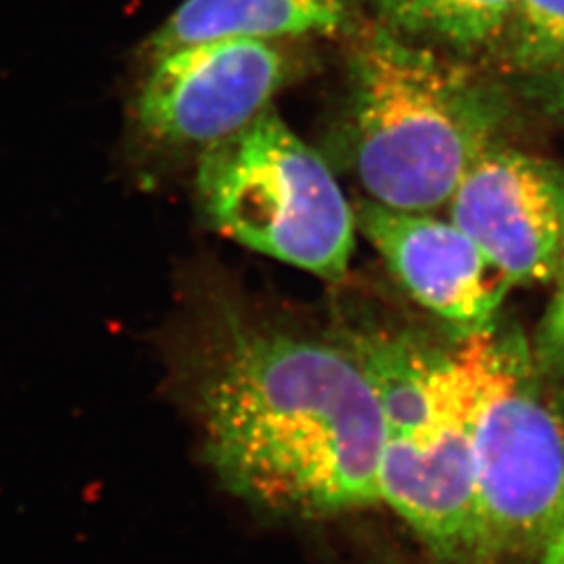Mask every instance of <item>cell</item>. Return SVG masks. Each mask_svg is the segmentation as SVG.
I'll list each match as a JSON object with an SVG mask.
<instances>
[{"mask_svg":"<svg viewBox=\"0 0 564 564\" xmlns=\"http://www.w3.org/2000/svg\"><path fill=\"white\" fill-rule=\"evenodd\" d=\"M199 393L207 460L242 500L302 519L379 502L383 412L345 347L237 330Z\"/></svg>","mask_w":564,"mask_h":564,"instance_id":"cell-1","label":"cell"},{"mask_svg":"<svg viewBox=\"0 0 564 564\" xmlns=\"http://www.w3.org/2000/svg\"><path fill=\"white\" fill-rule=\"evenodd\" d=\"M351 82L354 163L384 207L447 205L505 121V101L489 84L387 25L358 36Z\"/></svg>","mask_w":564,"mask_h":564,"instance_id":"cell-2","label":"cell"},{"mask_svg":"<svg viewBox=\"0 0 564 564\" xmlns=\"http://www.w3.org/2000/svg\"><path fill=\"white\" fill-rule=\"evenodd\" d=\"M197 197L224 237L324 281L347 274L356 214L323 158L274 109L205 147Z\"/></svg>","mask_w":564,"mask_h":564,"instance_id":"cell-3","label":"cell"},{"mask_svg":"<svg viewBox=\"0 0 564 564\" xmlns=\"http://www.w3.org/2000/svg\"><path fill=\"white\" fill-rule=\"evenodd\" d=\"M479 554L540 550L564 523V416L545 400L529 347L489 328L468 335Z\"/></svg>","mask_w":564,"mask_h":564,"instance_id":"cell-4","label":"cell"},{"mask_svg":"<svg viewBox=\"0 0 564 564\" xmlns=\"http://www.w3.org/2000/svg\"><path fill=\"white\" fill-rule=\"evenodd\" d=\"M475 364L468 341L445 356L440 400L423 423L384 431L379 463V502L391 506L442 558L479 554L470 414Z\"/></svg>","mask_w":564,"mask_h":564,"instance_id":"cell-5","label":"cell"},{"mask_svg":"<svg viewBox=\"0 0 564 564\" xmlns=\"http://www.w3.org/2000/svg\"><path fill=\"white\" fill-rule=\"evenodd\" d=\"M139 97V123L153 141L212 144L268 109L286 80L270 41L191 44L158 57Z\"/></svg>","mask_w":564,"mask_h":564,"instance_id":"cell-6","label":"cell"},{"mask_svg":"<svg viewBox=\"0 0 564 564\" xmlns=\"http://www.w3.org/2000/svg\"><path fill=\"white\" fill-rule=\"evenodd\" d=\"M460 226L512 286L554 282L564 256V170L494 144L454 191Z\"/></svg>","mask_w":564,"mask_h":564,"instance_id":"cell-7","label":"cell"},{"mask_svg":"<svg viewBox=\"0 0 564 564\" xmlns=\"http://www.w3.org/2000/svg\"><path fill=\"white\" fill-rule=\"evenodd\" d=\"M356 228L377 247L405 291L466 335L485 330L512 284L460 226L426 212L366 202Z\"/></svg>","mask_w":564,"mask_h":564,"instance_id":"cell-8","label":"cell"},{"mask_svg":"<svg viewBox=\"0 0 564 564\" xmlns=\"http://www.w3.org/2000/svg\"><path fill=\"white\" fill-rule=\"evenodd\" d=\"M347 0H184L149 42L153 59L191 44L333 34L349 21Z\"/></svg>","mask_w":564,"mask_h":564,"instance_id":"cell-9","label":"cell"},{"mask_svg":"<svg viewBox=\"0 0 564 564\" xmlns=\"http://www.w3.org/2000/svg\"><path fill=\"white\" fill-rule=\"evenodd\" d=\"M387 28L458 53L500 48L517 0H370Z\"/></svg>","mask_w":564,"mask_h":564,"instance_id":"cell-10","label":"cell"},{"mask_svg":"<svg viewBox=\"0 0 564 564\" xmlns=\"http://www.w3.org/2000/svg\"><path fill=\"white\" fill-rule=\"evenodd\" d=\"M500 51L527 82L564 74V0H517Z\"/></svg>","mask_w":564,"mask_h":564,"instance_id":"cell-11","label":"cell"},{"mask_svg":"<svg viewBox=\"0 0 564 564\" xmlns=\"http://www.w3.org/2000/svg\"><path fill=\"white\" fill-rule=\"evenodd\" d=\"M554 284L552 300L538 324L533 345L529 347L531 362L540 377L564 375V256Z\"/></svg>","mask_w":564,"mask_h":564,"instance_id":"cell-12","label":"cell"},{"mask_svg":"<svg viewBox=\"0 0 564 564\" xmlns=\"http://www.w3.org/2000/svg\"><path fill=\"white\" fill-rule=\"evenodd\" d=\"M527 86L531 88V97L545 118L564 128V74L529 80Z\"/></svg>","mask_w":564,"mask_h":564,"instance_id":"cell-13","label":"cell"},{"mask_svg":"<svg viewBox=\"0 0 564 564\" xmlns=\"http://www.w3.org/2000/svg\"><path fill=\"white\" fill-rule=\"evenodd\" d=\"M540 564H564V523L540 547Z\"/></svg>","mask_w":564,"mask_h":564,"instance_id":"cell-14","label":"cell"}]
</instances>
